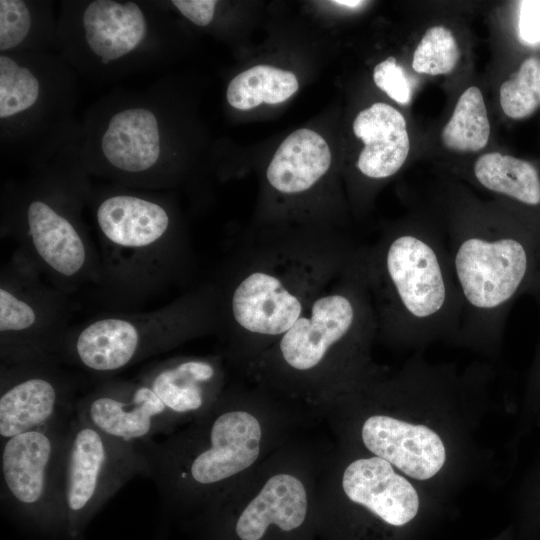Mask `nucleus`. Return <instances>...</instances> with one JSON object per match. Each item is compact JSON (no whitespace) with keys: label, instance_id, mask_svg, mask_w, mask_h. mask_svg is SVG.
Here are the masks:
<instances>
[{"label":"nucleus","instance_id":"19","mask_svg":"<svg viewBox=\"0 0 540 540\" xmlns=\"http://www.w3.org/2000/svg\"><path fill=\"white\" fill-rule=\"evenodd\" d=\"M298 87L294 73L270 65H256L230 81L226 96L234 108L249 110L261 103L284 102Z\"/></svg>","mask_w":540,"mask_h":540},{"label":"nucleus","instance_id":"27","mask_svg":"<svg viewBox=\"0 0 540 540\" xmlns=\"http://www.w3.org/2000/svg\"><path fill=\"white\" fill-rule=\"evenodd\" d=\"M334 4L346 6V7H357L364 3V1L359 0H337L333 1Z\"/></svg>","mask_w":540,"mask_h":540},{"label":"nucleus","instance_id":"3","mask_svg":"<svg viewBox=\"0 0 540 540\" xmlns=\"http://www.w3.org/2000/svg\"><path fill=\"white\" fill-rule=\"evenodd\" d=\"M102 299L130 307L174 281L188 259V244L173 230L166 209L145 198L114 195L96 211Z\"/></svg>","mask_w":540,"mask_h":540},{"label":"nucleus","instance_id":"11","mask_svg":"<svg viewBox=\"0 0 540 540\" xmlns=\"http://www.w3.org/2000/svg\"><path fill=\"white\" fill-rule=\"evenodd\" d=\"M75 414L105 435L131 445L153 440L171 419L160 399L139 379L98 386L76 402Z\"/></svg>","mask_w":540,"mask_h":540},{"label":"nucleus","instance_id":"21","mask_svg":"<svg viewBox=\"0 0 540 540\" xmlns=\"http://www.w3.org/2000/svg\"><path fill=\"white\" fill-rule=\"evenodd\" d=\"M500 104L512 119L530 116L540 106V59L529 57L520 65L514 77L502 83Z\"/></svg>","mask_w":540,"mask_h":540},{"label":"nucleus","instance_id":"9","mask_svg":"<svg viewBox=\"0 0 540 540\" xmlns=\"http://www.w3.org/2000/svg\"><path fill=\"white\" fill-rule=\"evenodd\" d=\"M71 419L1 441L2 499L34 515H65L63 474Z\"/></svg>","mask_w":540,"mask_h":540},{"label":"nucleus","instance_id":"4","mask_svg":"<svg viewBox=\"0 0 540 540\" xmlns=\"http://www.w3.org/2000/svg\"><path fill=\"white\" fill-rule=\"evenodd\" d=\"M218 328V289L205 285L149 312L101 314L69 328L60 357L111 374Z\"/></svg>","mask_w":540,"mask_h":540},{"label":"nucleus","instance_id":"25","mask_svg":"<svg viewBox=\"0 0 540 540\" xmlns=\"http://www.w3.org/2000/svg\"><path fill=\"white\" fill-rule=\"evenodd\" d=\"M518 35L526 45L540 43V1L525 0L519 2Z\"/></svg>","mask_w":540,"mask_h":540},{"label":"nucleus","instance_id":"7","mask_svg":"<svg viewBox=\"0 0 540 540\" xmlns=\"http://www.w3.org/2000/svg\"><path fill=\"white\" fill-rule=\"evenodd\" d=\"M261 426L241 410L220 413L211 422L207 443L192 453L156 447L152 440L141 448L149 475L162 496H180L183 490L212 488L250 467L260 453Z\"/></svg>","mask_w":540,"mask_h":540},{"label":"nucleus","instance_id":"2","mask_svg":"<svg viewBox=\"0 0 540 540\" xmlns=\"http://www.w3.org/2000/svg\"><path fill=\"white\" fill-rule=\"evenodd\" d=\"M359 247L333 241L257 244L218 289V328L280 338L348 267Z\"/></svg>","mask_w":540,"mask_h":540},{"label":"nucleus","instance_id":"12","mask_svg":"<svg viewBox=\"0 0 540 540\" xmlns=\"http://www.w3.org/2000/svg\"><path fill=\"white\" fill-rule=\"evenodd\" d=\"M362 440L377 457L415 479L433 477L445 463L446 452L441 438L424 425L374 415L363 424Z\"/></svg>","mask_w":540,"mask_h":540},{"label":"nucleus","instance_id":"6","mask_svg":"<svg viewBox=\"0 0 540 540\" xmlns=\"http://www.w3.org/2000/svg\"><path fill=\"white\" fill-rule=\"evenodd\" d=\"M69 313L67 295L15 250L0 274L1 366L58 362Z\"/></svg>","mask_w":540,"mask_h":540},{"label":"nucleus","instance_id":"26","mask_svg":"<svg viewBox=\"0 0 540 540\" xmlns=\"http://www.w3.org/2000/svg\"><path fill=\"white\" fill-rule=\"evenodd\" d=\"M178 10L198 26L208 25L214 16L217 1L214 0H173Z\"/></svg>","mask_w":540,"mask_h":540},{"label":"nucleus","instance_id":"5","mask_svg":"<svg viewBox=\"0 0 540 540\" xmlns=\"http://www.w3.org/2000/svg\"><path fill=\"white\" fill-rule=\"evenodd\" d=\"M451 227L446 246L462 302L460 339L494 342L509 305L529 279L530 244L491 219Z\"/></svg>","mask_w":540,"mask_h":540},{"label":"nucleus","instance_id":"1","mask_svg":"<svg viewBox=\"0 0 540 540\" xmlns=\"http://www.w3.org/2000/svg\"><path fill=\"white\" fill-rule=\"evenodd\" d=\"M362 259L377 334L407 343L460 339L461 297L439 235L398 228L362 247Z\"/></svg>","mask_w":540,"mask_h":540},{"label":"nucleus","instance_id":"15","mask_svg":"<svg viewBox=\"0 0 540 540\" xmlns=\"http://www.w3.org/2000/svg\"><path fill=\"white\" fill-rule=\"evenodd\" d=\"M217 377L214 362L187 357L156 362L138 379L154 392L172 418L201 410Z\"/></svg>","mask_w":540,"mask_h":540},{"label":"nucleus","instance_id":"18","mask_svg":"<svg viewBox=\"0 0 540 540\" xmlns=\"http://www.w3.org/2000/svg\"><path fill=\"white\" fill-rule=\"evenodd\" d=\"M476 181L485 189L523 204H540V177L529 162L498 152L479 157L473 168Z\"/></svg>","mask_w":540,"mask_h":540},{"label":"nucleus","instance_id":"20","mask_svg":"<svg viewBox=\"0 0 540 540\" xmlns=\"http://www.w3.org/2000/svg\"><path fill=\"white\" fill-rule=\"evenodd\" d=\"M490 124L483 95L476 86L459 97L450 120L441 133L443 144L459 152H476L489 140Z\"/></svg>","mask_w":540,"mask_h":540},{"label":"nucleus","instance_id":"17","mask_svg":"<svg viewBox=\"0 0 540 540\" xmlns=\"http://www.w3.org/2000/svg\"><path fill=\"white\" fill-rule=\"evenodd\" d=\"M307 506L302 482L290 474H276L240 514L236 534L241 540H260L272 524L284 531L294 530L304 522Z\"/></svg>","mask_w":540,"mask_h":540},{"label":"nucleus","instance_id":"13","mask_svg":"<svg viewBox=\"0 0 540 540\" xmlns=\"http://www.w3.org/2000/svg\"><path fill=\"white\" fill-rule=\"evenodd\" d=\"M346 496L393 526L410 522L419 509L412 484L380 457L362 458L347 466L342 477Z\"/></svg>","mask_w":540,"mask_h":540},{"label":"nucleus","instance_id":"14","mask_svg":"<svg viewBox=\"0 0 540 540\" xmlns=\"http://www.w3.org/2000/svg\"><path fill=\"white\" fill-rule=\"evenodd\" d=\"M353 132L364 143L356 166L365 177L389 178L405 163L409 136L405 118L394 107L376 102L360 111L353 122Z\"/></svg>","mask_w":540,"mask_h":540},{"label":"nucleus","instance_id":"16","mask_svg":"<svg viewBox=\"0 0 540 540\" xmlns=\"http://www.w3.org/2000/svg\"><path fill=\"white\" fill-rule=\"evenodd\" d=\"M332 157L326 140L302 128L289 134L277 148L267 170L269 185L284 195L312 189L328 172Z\"/></svg>","mask_w":540,"mask_h":540},{"label":"nucleus","instance_id":"10","mask_svg":"<svg viewBox=\"0 0 540 540\" xmlns=\"http://www.w3.org/2000/svg\"><path fill=\"white\" fill-rule=\"evenodd\" d=\"M73 386L57 362L1 366V441L69 421L75 412Z\"/></svg>","mask_w":540,"mask_h":540},{"label":"nucleus","instance_id":"22","mask_svg":"<svg viewBox=\"0 0 540 540\" xmlns=\"http://www.w3.org/2000/svg\"><path fill=\"white\" fill-rule=\"evenodd\" d=\"M460 50L452 32L443 26L429 28L413 53L412 68L417 73H450L457 65Z\"/></svg>","mask_w":540,"mask_h":540},{"label":"nucleus","instance_id":"8","mask_svg":"<svg viewBox=\"0 0 540 540\" xmlns=\"http://www.w3.org/2000/svg\"><path fill=\"white\" fill-rule=\"evenodd\" d=\"M140 474L149 475L141 445L115 440L74 413L67 432L63 474L69 521L76 524L84 519Z\"/></svg>","mask_w":540,"mask_h":540},{"label":"nucleus","instance_id":"24","mask_svg":"<svg viewBox=\"0 0 540 540\" xmlns=\"http://www.w3.org/2000/svg\"><path fill=\"white\" fill-rule=\"evenodd\" d=\"M373 80L378 88L391 99L407 104L411 98V88L403 68L394 57L377 64L373 71Z\"/></svg>","mask_w":540,"mask_h":540},{"label":"nucleus","instance_id":"23","mask_svg":"<svg viewBox=\"0 0 540 540\" xmlns=\"http://www.w3.org/2000/svg\"><path fill=\"white\" fill-rule=\"evenodd\" d=\"M31 17L26 4L20 0L0 1V49L20 44L27 36Z\"/></svg>","mask_w":540,"mask_h":540}]
</instances>
